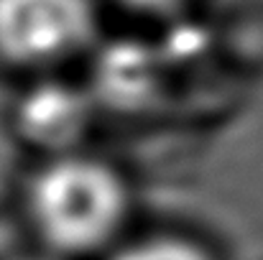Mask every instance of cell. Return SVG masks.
I'll return each mask as SVG.
<instances>
[{
	"label": "cell",
	"mask_w": 263,
	"mask_h": 260,
	"mask_svg": "<svg viewBox=\"0 0 263 260\" xmlns=\"http://www.w3.org/2000/svg\"><path fill=\"white\" fill-rule=\"evenodd\" d=\"M10 260H57V258H36V255H21V258H10Z\"/></svg>",
	"instance_id": "cell-7"
},
{
	"label": "cell",
	"mask_w": 263,
	"mask_h": 260,
	"mask_svg": "<svg viewBox=\"0 0 263 260\" xmlns=\"http://www.w3.org/2000/svg\"><path fill=\"white\" fill-rule=\"evenodd\" d=\"M3 245H5V240H3V232H0V260H3Z\"/></svg>",
	"instance_id": "cell-8"
},
{
	"label": "cell",
	"mask_w": 263,
	"mask_h": 260,
	"mask_svg": "<svg viewBox=\"0 0 263 260\" xmlns=\"http://www.w3.org/2000/svg\"><path fill=\"white\" fill-rule=\"evenodd\" d=\"M107 260H217V255L184 235H148L112 248Z\"/></svg>",
	"instance_id": "cell-5"
},
{
	"label": "cell",
	"mask_w": 263,
	"mask_h": 260,
	"mask_svg": "<svg viewBox=\"0 0 263 260\" xmlns=\"http://www.w3.org/2000/svg\"><path fill=\"white\" fill-rule=\"evenodd\" d=\"M118 3L141 15H169L176 13L186 0H118Z\"/></svg>",
	"instance_id": "cell-6"
},
{
	"label": "cell",
	"mask_w": 263,
	"mask_h": 260,
	"mask_svg": "<svg viewBox=\"0 0 263 260\" xmlns=\"http://www.w3.org/2000/svg\"><path fill=\"white\" fill-rule=\"evenodd\" d=\"M95 97L87 89L44 79L33 85L15 105L18 135L46 158L80 151L95 117Z\"/></svg>",
	"instance_id": "cell-3"
},
{
	"label": "cell",
	"mask_w": 263,
	"mask_h": 260,
	"mask_svg": "<svg viewBox=\"0 0 263 260\" xmlns=\"http://www.w3.org/2000/svg\"><path fill=\"white\" fill-rule=\"evenodd\" d=\"M26 209L51 258H89L120 237L130 191L110 164L74 151L44 161L28 181Z\"/></svg>",
	"instance_id": "cell-1"
},
{
	"label": "cell",
	"mask_w": 263,
	"mask_h": 260,
	"mask_svg": "<svg viewBox=\"0 0 263 260\" xmlns=\"http://www.w3.org/2000/svg\"><path fill=\"white\" fill-rule=\"evenodd\" d=\"M95 0H0V59L26 69H51L97 36Z\"/></svg>",
	"instance_id": "cell-2"
},
{
	"label": "cell",
	"mask_w": 263,
	"mask_h": 260,
	"mask_svg": "<svg viewBox=\"0 0 263 260\" xmlns=\"http://www.w3.org/2000/svg\"><path fill=\"white\" fill-rule=\"evenodd\" d=\"M100 87L89 92L97 99L118 102V105H141L146 97H151V85L156 82V72L151 64V54L143 49H128L107 51L100 62Z\"/></svg>",
	"instance_id": "cell-4"
}]
</instances>
